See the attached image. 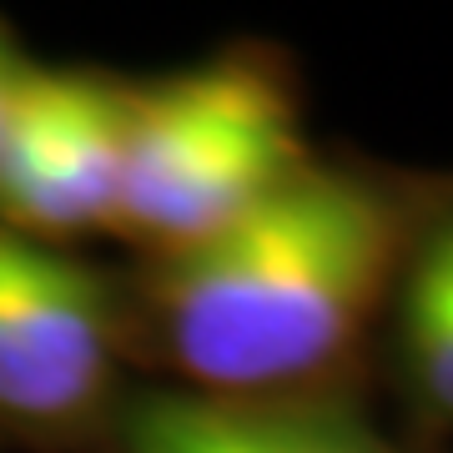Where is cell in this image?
<instances>
[{
  "mask_svg": "<svg viewBox=\"0 0 453 453\" xmlns=\"http://www.w3.org/2000/svg\"><path fill=\"white\" fill-rule=\"evenodd\" d=\"M288 86L257 61H211L127 91L116 226L177 257L308 172Z\"/></svg>",
  "mask_w": 453,
  "mask_h": 453,
  "instance_id": "2",
  "label": "cell"
},
{
  "mask_svg": "<svg viewBox=\"0 0 453 453\" xmlns=\"http://www.w3.org/2000/svg\"><path fill=\"white\" fill-rule=\"evenodd\" d=\"M121 453H398L357 418L303 398L146 393L121 413Z\"/></svg>",
  "mask_w": 453,
  "mask_h": 453,
  "instance_id": "5",
  "label": "cell"
},
{
  "mask_svg": "<svg viewBox=\"0 0 453 453\" xmlns=\"http://www.w3.org/2000/svg\"><path fill=\"white\" fill-rule=\"evenodd\" d=\"M449 242H453V226H449Z\"/></svg>",
  "mask_w": 453,
  "mask_h": 453,
  "instance_id": "8",
  "label": "cell"
},
{
  "mask_svg": "<svg viewBox=\"0 0 453 453\" xmlns=\"http://www.w3.org/2000/svg\"><path fill=\"white\" fill-rule=\"evenodd\" d=\"M16 76H20V61L11 56V46H5V35H0V121H5V106H11Z\"/></svg>",
  "mask_w": 453,
  "mask_h": 453,
  "instance_id": "7",
  "label": "cell"
},
{
  "mask_svg": "<svg viewBox=\"0 0 453 453\" xmlns=\"http://www.w3.org/2000/svg\"><path fill=\"white\" fill-rule=\"evenodd\" d=\"M111 308L81 262L0 226V413L76 418L106 393Z\"/></svg>",
  "mask_w": 453,
  "mask_h": 453,
  "instance_id": "4",
  "label": "cell"
},
{
  "mask_svg": "<svg viewBox=\"0 0 453 453\" xmlns=\"http://www.w3.org/2000/svg\"><path fill=\"white\" fill-rule=\"evenodd\" d=\"M403 217L363 177L308 166L262 207L162 257L166 353L217 398H292L327 372L388 288Z\"/></svg>",
  "mask_w": 453,
  "mask_h": 453,
  "instance_id": "1",
  "label": "cell"
},
{
  "mask_svg": "<svg viewBox=\"0 0 453 453\" xmlns=\"http://www.w3.org/2000/svg\"><path fill=\"white\" fill-rule=\"evenodd\" d=\"M408 353L423 398L453 418V242L449 232L423 252L408 282Z\"/></svg>",
  "mask_w": 453,
  "mask_h": 453,
  "instance_id": "6",
  "label": "cell"
},
{
  "mask_svg": "<svg viewBox=\"0 0 453 453\" xmlns=\"http://www.w3.org/2000/svg\"><path fill=\"white\" fill-rule=\"evenodd\" d=\"M127 91L81 71L20 65L0 121V222L31 242L111 232Z\"/></svg>",
  "mask_w": 453,
  "mask_h": 453,
  "instance_id": "3",
  "label": "cell"
}]
</instances>
